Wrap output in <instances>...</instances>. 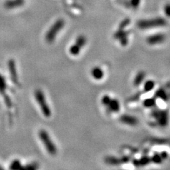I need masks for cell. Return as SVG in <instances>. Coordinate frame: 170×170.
Here are the masks:
<instances>
[{
  "mask_svg": "<svg viewBox=\"0 0 170 170\" xmlns=\"http://www.w3.org/2000/svg\"><path fill=\"white\" fill-rule=\"evenodd\" d=\"M40 139L41 140L45 147H46V150L48 151V153L50 155H55L57 153V148L55 147V144L53 143V140L50 138V135L44 130H41L39 131V133Z\"/></svg>",
  "mask_w": 170,
  "mask_h": 170,
  "instance_id": "1",
  "label": "cell"
},
{
  "mask_svg": "<svg viewBox=\"0 0 170 170\" xmlns=\"http://www.w3.org/2000/svg\"><path fill=\"white\" fill-rule=\"evenodd\" d=\"M166 24V21L163 18H155L151 19H145L139 21L138 26L140 29H149L151 28L163 26Z\"/></svg>",
  "mask_w": 170,
  "mask_h": 170,
  "instance_id": "2",
  "label": "cell"
},
{
  "mask_svg": "<svg viewBox=\"0 0 170 170\" xmlns=\"http://www.w3.org/2000/svg\"><path fill=\"white\" fill-rule=\"evenodd\" d=\"M65 26V21L62 19H59L55 21V23L50 27V29L47 32L46 39L48 43H53L55 41V37L61 31V29Z\"/></svg>",
  "mask_w": 170,
  "mask_h": 170,
  "instance_id": "3",
  "label": "cell"
},
{
  "mask_svg": "<svg viewBox=\"0 0 170 170\" xmlns=\"http://www.w3.org/2000/svg\"><path fill=\"white\" fill-rule=\"evenodd\" d=\"M35 97L43 115L46 117H50L51 115V111H50V109L47 104L46 97H45L43 91L40 89L36 90L35 91Z\"/></svg>",
  "mask_w": 170,
  "mask_h": 170,
  "instance_id": "4",
  "label": "cell"
},
{
  "mask_svg": "<svg viewBox=\"0 0 170 170\" xmlns=\"http://www.w3.org/2000/svg\"><path fill=\"white\" fill-rule=\"evenodd\" d=\"M152 117L157 120V124L159 126L164 127L168 125L169 123V114L167 111L163 110H155L152 112Z\"/></svg>",
  "mask_w": 170,
  "mask_h": 170,
  "instance_id": "5",
  "label": "cell"
},
{
  "mask_svg": "<svg viewBox=\"0 0 170 170\" xmlns=\"http://www.w3.org/2000/svg\"><path fill=\"white\" fill-rule=\"evenodd\" d=\"M86 43V39L84 36H79L76 39L74 44L72 45L70 48V53L72 55H77L80 53V50Z\"/></svg>",
  "mask_w": 170,
  "mask_h": 170,
  "instance_id": "6",
  "label": "cell"
},
{
  "mask_svg": "<svg viewBox=\"0 0 170 170\" xmlns=\"http://www.w3.org/2000/svg\"><path fill=\"white\" fill-rule=\"evenodd\" d=\"M164 41H165V36L162 34H157L155 35L150 36L147 39V42L150 45L162 43Z\"/></svg>",
  "mask_w": 170,
  "mask_h": 170,
  "instance_id": "7",
  "label": "cell"
},
{
  "mask_svg": "<svg viewBox=\"0 0 170 170\" xmlns=\"http://www.w3.org/2000/svg\"><path fill=\"white\" fill-rule=\"evenodd\" d=\"M120 121L125 124H128L132 126H136L138 123V120L137 118L130 115H126V114L121 116Z\"/></svg>",
  "mask_w": 170,
  "mask_h": 170,
  "instance_id": "8",
  "label": "cell"
},
{
  "mask_svg": "<svg viewBox=\"0 0 170 170\" xmlns=\"http://www.w3.org/2000/svg\"><path fill=\"white\" fill-rule=\"evenodd\" d=\"M107 107H108L110 111L118 112L120 110V104H119V101L116 99H111Z\"/></svg>",
  "mask_w": 170,
  "mask_h": 170,
  "instance_id": "9",
  "label": "cell"
},
{
  "mask_svg": "<svg viewBox=\"0 0 170 170\" xmlns=\"http://www.w3.org/2000/svg\"><path fill=\"white\" fill-rule=\"evenodd\" d=\"M91 75L96 80H100L104 77V71L100 67H95L91 70Z\"/></svg>",
  "mask_w": 170,
  "mask_h": 170,
  "instance_id": "10",
  "label": "cell"
},
{
  "mask_svg": "<svg viewBox=\"0 0 170 170\" xmlns=\"http://www.w3.org/2000/svg\"><path fill=\"white\" fill-rule=\"evenodd\" d=\"M155 96L156 98H159L161 99L164 101H166L168 100V94H166L165 89H162V88H160V89H157L156 91V92L155 94Z\"/></svg>",
  "mask_w": 170,
  "mask_h": 170,
  "instance_id": "11",
  "label": "cell"
},
{
  "mask_svg": "<svg viewBox=\"0 0 170 170\" xmlns=\"http://www.w3.org/2000/svg\"><path fill=\"white\" fill-rule=\"evenodd\" d=\"M145 73L143 71H141V72H139L138 74H136V76H135V79H134V81H133V84L135 86H138L139 85H140L142 82H143L144 79H145Z\"/></svg>",
  "mask_w": 170,
  "mask_h": 170,
  "instance_id": "12",
  "label": "cell"
},
{
  "mask_svg": "<svg viewBox=\"0 0 170 170\" xmlns=\"http://www.w3.org/2000/svg\"><path fill=\"white\" fill-rule=\"evenodd\" d=\"M24 3L23 0H9L6 2V6L9 9H12L19 6Z\"/></svg>",
  "mask_w": 170,
  "mask_h": 170,
  "instance_id": "13",
  "label": "cell"
},
{
  "mask_svg": "<svg viewBox=\"0 0 170 170\" xmlns=\"http://www.w3.org/2000/svg\"><path fill=\"white\" fill-rule=\"evenodd\" d=\"M9 71L11 72V75L12 79H13V81L16 82V80L17 78V74H16V71L15 68V65L14 63L13 60H10L9 63Z\"/></svg>",
  "mask_w": 170,
  "mask_h": 170,
  "instance_id": "14",
  "label": "cell"
},
{
  "mask_svg": "<svg viewBox=\"0 0 170 170\" xmlns=\"http://www.w3.org/2000/svg\"><path fill=\"white\" fill-rule=\"evenodd\" d=\"M156 105L155 98H149L143 101V106L147 108H152Z\"/></svg>",
  "mask_w": 170,
  "mask_h": 170,
  "instance_id": "15",
  "label": "cell"
},
{
  "mask_svg": "<svg viewBox=\"0 0 170 170\" xmlns=\"http://www.w3.org/2000/svg\"><path fill=\"white\" fill-rule=\"evenodd\" d=\"M106 162L111 165H118L121 162V159H118L114 157H108L105 159Z\"/></svg>",
  "mask_w": 170,
  "mask_h": 170,
  "instance_id": "16",
  "label": "cell"
},
{
  "mask_svg": "<svg viewBox=\"0 0 170 170\" xmlns=\"http://www.w3.org/2000/svg\"><path fill=\"white\" fill-rule=\"evenodd\" d=\"M128 35V32L127 31H124V29H119V30H118L117 32L116 33L115 35H114V38L116 39H123V38H125V37H127Z\"/></svg>",
  "mask_w": 170,
  "mask_h": 170,
  "instance_id": "17",
  "label": "cell"
},
{
  "mask_svg": "<svg viewBox=\"0 0 170 170\" xmlns=\"http://www.w3.org/2000/svg\"><path fill=\"white\" fill-rule=\"evenodd\" d=\"M155 81L152 80L147 81L145 83V84H144V90H145V91L147 92V91H152L154 89V87H155Z\"/></svg>",
  "mask_w": 170,
  "mask_h": 170,
  "instance_id": "18",
  "label": "cell"
},
{
  "mask_svg": "<svg viewBox=\"0 0 170 170\" xmlns=\"http://www.w3.org/2000/svg\"><path fill=\"white\" fill-rule=\"evenodd\" d=\"M10 169H23L21 164L19 160H14L11 163L10 165Z\"/></svg>",
  "mask_w": 170,
  "mask_h": 170,
  "instance_id": "19",
  "label": "cell"
},
{
  "mask_svg": "<svg viewBox=\"0 0 170 170\" xmlns=\"http://www.w3.org/2000/svg\"><path fill=\"white\" fill-rule=\"evenodd\" d=\"M151 161V159L148 157H143L139 160L140 165H146Z\"/></svg>",
  "mask_w": 170,
  "mask_h": 170,
  "instance_id": "20",
  "label": "cell"
},
{
  "mask_svg": "<svg viewBox=\"0 0 170 170\" xmlns=\"http://www.w3.org/2000/svg\"><path fill=\"white\" fill-rule=\"evenodd\" d=\"M151 160H152L153 162L158 164V163H160L161 162H162V158L161 157L160 155H158V154H155V155H154L153 157H152Z\"/></svg>",
  "mask_w": 170,
  "mask_h": 170,
  "instance_id": "21",
  "label": "cell"
},
{
  "mask_svg": "<svg viewBox=\"0 0 170 170\" xmlns=\"http://www.w3.org/2000/svg\"><path fill=\"white\" fill-rule=\"evenodd\" d=\"M111 99L109 97V96H108V95H105V96H104L103 97H102V99H101L102 104H103L104 105H105L106 106H107L109 104V102H110Z\"/></svg>",
  "mask_w": 170,
  "mask_h": 170,
  "instance_id": "22",
  "label": "cell"
},
{
  "mask_svg": "<svg viewBox=\"0 0 170 170\" xmlns=\"http://www.w3.org/2000/svg\"><path fill=\"white\" fill-rule=\"evenodd\" d=\"M130 24V20L128 19H125L124 21L122 22V23L121 24V25H120V26H119V29H124L126 28L127 26L128 25V24Z\"/></svg>",
  "mask_w": 170,
  "mask_h": 170,
  "instance_id": "23",
  "label": "cell"
},
{
  "mask_svg": "<svg viewBox=\"0 0 170 170\" xmlns=\"http://www.w3.org/2000/svg\"><path fill=\"white\" fill-rule=\"evenodd\" d=\"M140 3V0H131V5L133 8H138Z\"/></svg>",
  "mask_w": 170,
  "mask_h": 170,
  "instance_id": "24",
  "label": "cell"
},
{
  "mask_svg": "<svg viewBox=\"0 0 170 170\" xmlns=\"http://www.w3.org/2000/svg\"><path fill=\"white\" fill-rule=\"evenodd\" d=\"M164 13L168 17H170V4H167L164 6Z\"/></svg>",
  "mask_w": 170,
  "mask_h": 170,
  "instance_id": "25",
  "label": "cell"
},
{
  "mask_svg": "<svg viewBox=\"0 0 170 170\" xmlns=\"http://www.w3.org/2000/svg\"><path fill=\"white\" fill-rule=\"evenodd\" d=\"M24 169H36V168H38V165L37 164H29V165H28L26 166H25V167H24Z\"/></svg>",
  "mask_w": 170,
  "mask_h": 170,
  "instance_id": "26",
  "label": "cell"
},
{
  "mask_svg": "<svg viewBox=\"0 0 170 170\" xmlns=\"http://www.w3.org/2000/svg\"><path fill=\"white\" fill-rule=\"evenodd\" d=\"M0 89H5V81L2 77L0 76Z\"/></svg>",
  "mask_w": 170,
  "mask_h": 170,
  "instance_id": "27",
  "label": "cell"
},
{
  "mask_svg": "<svg viewBox=\"0 0 170 170\" xmlns=\"http://www.w3.org/2000/svg\"><path fill=\"white\" fill-rule=\"evenodd\" d=\"M160 156L162 158V159H166V157H168V154L166 153V152H162V153L160 154Z\"/></svg>",
  "mask_w": 170,
  "mask_h": 170,
  "instance_id": "28",
  "label": "cell"
}]
</instances>
